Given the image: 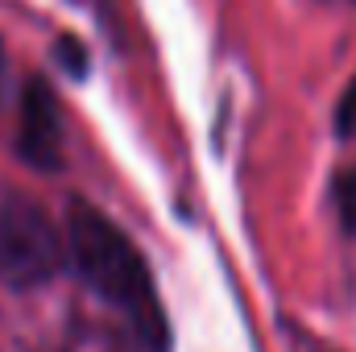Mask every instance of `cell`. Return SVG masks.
<instances>
[{"label": "cell", "mask_w": 356, "mask_h": 352, "mask_svg": "<svg viewBox=\"0 0 356 352\" xmlns=\"http://www.w3.org/2000/svg\"><path fill=\"white\" fill-rule=\"evenodd\" d=\"M67 253L79 278L112 311H120L133 323V332L149 349H166V315L154 294L145 257L104 211H95L88 203H75L67 211Z\"/></svg>", "instance_id": "1"}, {"label": "cell", "mask_w": 356, "mask_h": 352, "mask_svg": "<svg viewBox=\"0 0 356 352\" xmlns=\"http://www.w3.org/2000/svg\"><path fill=\"white\" fill-rule=\"evenodd\" d=\"M336 133H340V137H356V75L348 79V88L340 91V104H336Z\"/></svg>", "instance_id": "5"}, {"label": "cell", "mask_w": 356, "mask_h": 352, "mask_svg": "<svg viewBox=\"0 0 356 352\" xmlns=\"http://www.w3.org/2000/svg\"><path fill=\"white\" fill-rule=\"evenodd\" d=\"M336 207H340V224L344 232L356 237V170L336 178Z\"/></svg>", "instance_id": "4"}, {"label": "cell", "mask_w": 356, "mask_h": 352, "mask_svg": "<svg viewBox=\"0 0 356 352\" xmlns=\"http://www.w3.org/2000/svg\"><path fill=\"white\" fill-rule=\"evenodd\" d=\"M17 150L33 170L63 166V108L46 79H29L21 91V133Z\"/></svg>", "instance_id": "3"}, {"label": "cell", "mask_w": 356, "mask_h": 352, "mask_svg": "<svg viewBox=\"0 0 356 352\" xmlns=\"http://www.w3.org/2000/svg\"><path fill=\"white\" fill-rule=\"evenodd\" d=\"M67 232L25 191L0 195V282L29 290L63 269Z\"/></svg>", "instance_id": "2"}, {"label": "cell", "mask_w": 356, "mask_h": 352, "mask_svg": "<svg viewBox=\"0 0 356 352\" xmlns=\"http://www.w3.org/2000/svg\"><path fill=\"white\" fill-rule=\"evenodd\" d=\"M4 88H8V54H4V42H0V99H4Z\"/></svg>", "instance_id": "6"}]
</instances>
